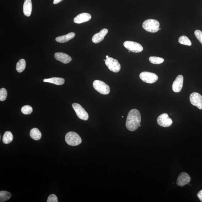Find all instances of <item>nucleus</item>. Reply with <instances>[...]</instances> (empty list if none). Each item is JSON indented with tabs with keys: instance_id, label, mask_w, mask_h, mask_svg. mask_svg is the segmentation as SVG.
<instances>
[{
	"instance_id": "1",
	"label": "nucleus",
	"mask_w": 202,
	"mask_h": 202,
	"mask_svg": "<svg viewBox=\"0 0 202 202\" xmlns=\"http://www.w3.org/2000/svg\"><path fill=\"white\" fill-rule=\"evenodd\" d=\"M141 121L140 112L136 109H133L128 113L125 125L128 130L134 131L138 128Z\"/></svg>"
},
{
	"instance_id": "2",
	"label": "nucleus",
	"mask_w": 202,
	"mask_h": 202,
	"mask_svg": "<svg viewBox=\"0 0 202 202\" xmlns=\"http://www.w3.org/2000/svg\"><path fill=\"white\" fill-rule=\"evenodd\" d=\"M160 23L154 19H148L143 23L142 27L147 32L151 33L157 32L160 28Z\"/></svg>"
},
{
	"instance_id": "3",
	"label": "nucleus",
	"mask_w": 202,
	"mask_h": 202,
	"mask_svg": "<svg viewBox=\"0 0 202 202\" xmlns=\"http://www.w3.org/2000/svg\"><path fill=\"white\" fill-rule=\"evenodd\" d=\"M65 139L67 144L71 146H78L82 143L81 137L77 133L73 131L68 132Z\"/></svg>"
},
{
	"instance_id": "4",
	"label": "nucleus",
	"mask_w": 202,
	"mask_h": 202,
	"mask_svg": "<svg viewBox=\"0 0 202 202\" xmlns=\"http://www.w3.org/2000/svg\"><path fill=\"white\" fill-rule=\"evenodd\" d=\"M93 86L97 91L103 95H107L110 92V89L108 85L104 82L96 80L94 81Z\"/></svg>"
},
{
	"instance_id": "5",
	"label": "nucleus",
	"mask_w": 202,
	"mask_h": 202,
	"mask_svg": "<svg viewBox=\"0 0 202 202\" xmlns=\"http://www.w3.org/2000/svg\"><path fill=\"white\" fill-rule=\"evenodd\" d=\"M105 62L106 65L111 71L117 73L120 71L121 65L117 60L113 58L109 57L106 59Z\"/></svg>"
},
{
	"instance_id": "6",
	"label": "nucleus",
	"mask_w": 202,
	"mask_h": 202,
	"mask_svg": "<svg viewBox=\"0 0 202 202\" xmlns=\"http://www.w3.org/2000/svg\"><path fill=\"white\" fill-rule=\"evenodd\" d=\"M139 77L143 82L148 84L154 83L158 79L156 74L148 72H142L139 75Z\"/></svg>"
},
{
	"instance_id": "7",
	"label": "nucleus",
	"mask_w": 202,
	"mask_h": 202,
	"mask_svg": "<svg viewBox=\"0 0 202 202\" xmlns=\"http://www.w3.org/2000/svg\"><path fill=\"white\" fill-rule=\"evenodd\" d=\"M123 44L125 48L133 52H140L144 50L142 45L133 41H126L123 43Z\"/></svg>"
},
{
	"instance_id": "8",
	"label": "nucleus",
	"mask_w": 202,
	"mask_h": 202,
	"mask_svg": "<svg viewBox=\"0 0 202 202\" xmlns=\"http://www.w3.org/2000/svg\"><path fill=\"white\" fill-rule=\"evenodd\" d=\"M72 106L79 118L84 121H87L89 119V114L81 105L77 103H74Z\"/></svg>"
},
{
	"instance_id": "9",
	"label": "nucleus",
	"mask_w": 202,
	"mask_h": 202,
	"mask_svg": "<svg viewBox=\"0 0 202 202\" xmlns=\"http://www.w3.org/2000/svg\"><path fill=\"white\" fill-rule=\"evenodd\" d=\"M157 121L160 126L164 127H169L172 123V121L168 114L162 113L158 117Z\"/></svg>"
},
{
	"instance_id": "10",
	"label": "nucleus",
	"mask_w": 202,
	"mask_h": 202,
	"mask_svg": "<svg viewBox=\"0 0 202 202\" xmlns=\"http://www.w3.org/2000/svg\"><path fill=\"white\" fill-rule=\"evenodd\" d=\"M190 101L192 105L197 107L199 109H202V96L199 93H192L190 95Z\"/></svg>"
},
{
	"instance_id": "11",
	"label": "nucleus",
	"mask_w": 202,
	"mask_h": 202,
	"mask_svg": "<svg viewBox=\"0 0 202 202\" xmlns=\"http://www.w3.org/2000/svg\"><path fill=\"white\" fill-rule=\"evenodd\" d=\"M191 181V178L188 173L185 172H182L177 178L176 184L178 186L183 187L189 184Z\"/></svg>"
},
{
	"instance_id": "12",
	"label": "nucleus",
	"mask_w": 202,
	"mask_h": 202,
	"mask_svg": "<svg viewBox=\"0 0 202 202\" xmlns=\"http://www.w3.org/2000/svg\"><path fill=\"white\" fill-rule=\"evenodd\" d=\"M183 77L182 75H178L172 85V89L175 93H179L183 87Z\"/></svg>"
},
{
	"instance_id": "13",
	"label": "nucleus",
	"mask_w": 202,
	"mask_h": 202,
	"mask_svg": "<svg viewBox=\"0 0 202 202\" xmlns=\"http://www.w3.org/2000/svg\"><path fill=\"white\" fill-rule=\"evenodd\" d=\"M91 15L87 13H82L78 15L74 18V23L77 24L87 22L91 19Z\"/></svg>"
},
{
	"instance_id": "14",
	"label": "nucleus",
	"mask_w": 202,
	"mask_h": 202,
	"mask_svg": "<svg viewBox=\"0 0 202 202\" xmlns=\"http://www.w3.org/2000/svg\"><path fill=\"white\" fill-rule=\"evenodd\" d=\"M55 58L62 63L68 64L71 62L72 58L68 55L63 52H56L54 55Z\"/></svg>"
},
{
	"instance_id": "15",
	"label": "nucleus",
	"mask_w": 202,
	"mask_h": 202,
	"mask_svg": "<svg viewBox=\"0 0 202 202\" xmlns=\"http://www.w3.org/2000/svg\"><path fill=\"white\" fill-rule=\"evenodd\" d=\"M108 32L107 29H103L99 33L94 35L92 38V41L95 44H98L102 41Z\"/></svg>"
},
{
	"instance_id": "16",
	"label": "nucleus",
	"mask_w": 202,
	"mask_h": 202,
	"mask_svg": "<svg viewBox=\"0 0 202 202\" xmlns=\"http://www.w3.org/2000/svg\"><path fill=\"white\" fill-rule=\"evenodd\" d=\"M32 6L31 0H25L23 7L24 14L27 17H30L32 13Z\"/></svg>"
},
{
	"instance_id": "17",
	"label": "nucleus",
	"mask_w": 202,
	"mask_h": 202,
	"mask_svg": "<svg viewBox=\"0 0 202 202\" xmlns=\"http://www.w3.org/2000/svg\"><path fill=\"white\" fill-rule=\"evenodd\" d=\"M75 36V34L74 32H70L63 36L57 37L56 39L57 42L61 43H64L68 42L73 39Z\"/></svg>"
},
{
	"instance_id": "18",
	"label": "nucleus",
	"mask_w": 202,
	"mask_h": 202,
	"mask_svg": "<svg viewBox=\"0 0 202 202\" xmlns=\"http://www.w3.org/2000/svg\"><path fill=\"white\" fill-rule=\"evenodd\" d=\"M43 81L44 82L56 84L57 85H62L65 82V80L63 78L57 77L45 79L43 80Z\"/></svg>"
},
{
	"instance_id": "19",
	"label": "nucleus",
	"mask_w": 202,
	"mask_h": 202,
	"mask_svg": "<svg viewBox=\"0 0 202 202\" xmlns=\"http://www.w3.org/2000/svg\"><path fill=\"white\" fill-rule=\"evenodd\" d=\"M30 136L33 140H38L42 137L41 131L37 128H33L31 129L30 133Z\"/></svg>"
},
{
	"instance_id": "20",
	"label": "nucleus",
	"mask_w": 202,
	"mask_h": 202,
	"mask_svg": "<svg viewBox=\"0 0 202 202\" xmlns=\"http://www.w3.org/2000/svg\"><path fill=\"white\" fill-rule=\"evenodd\" d=\"M13 139V136L10 131H7L4 134L3 138V141L4 144H9L11 143Z\"/></svg>"
},
{
	"instance_id": "21",
	"label": "nucleus",
	"mask_w": 202,
	"mask_h": 202,
	"mask_svg": "<svg viewBox=\"0 0 202 202\" xmlns=\"http://www.w3.org/2000/svg\"><path fill=\"white\" fill-rule=\"evenodd\" d=\"M26 67V62L24 59L19 60L16 64V70L19 73H21L25 69Z\"/></svg>"
},
{
	"instance_id": "22",
	"label": "nucleus",
	"mask_w": 202,
	"mask_h": 202,
	"mask_svg": "<svg viewBox=\"0 0 202 202\" xmlns=\"http://www.w3.org/2000/svg\"><path fill=\"white\" fill-rule=\"evenodd\" d=\"M11 197V194L6 191L0 192V202H4L8 200Z\"/></svg>"
},
{
	"instance_id": "23",
	"label": "nucleus",
	"mask_w": 202,
	"mask_h": 202,
	"mask_svg": "<svg viewBox=\"0 0 202 202\" xmlns=\"http://www.w3.org/2000/svg\"><path fill=\"white\" fill-rule=\"evenodd\" d=\"M178 42L180 44L186 45L187 46H191L192 43L189 39L187 36H182L178 39Z\"/></svg>"
},
{
	"instance_id": "24",
	"label": "nucleus",
	"mask_w": 202,
	"mask_h": 202,
	"mask_svg": "<svg viewBox=\"0 0 202 202\" xmlns=\"http://www.w3.org/2000/svg\"><path fill=\"white\" fill-rule=\"evenodd\" d=\"M149 60L151 63L156 64H160L164 62L163 58L159 57L152 56L149 58Z\"/></svg>"
},
{
	"instance_id": "25",
	"label": "nucleus",
	"mask_w": 202,
	"mask_h": 202,
	"mask_svg": "<svg viewBox=\"0 0 202 202\" xmlns=\"http://www.w3.org/2000/svg\"><path fill=\"white\" fill-rule=\"evenodd\" d=\"M21 112L25 115L30 114L33 111V108L31 106L25 105L21 108Z\"/></svg>"
},
{
	"instance_id": "26",
	"label": "nucleus",
	"mask_w": 202,
	"mask_h": 202,
	"mask_svg": "<svg viewBox=\"0 0 202 202\" xmlns=\"http://www.w3.org/2000/svg\"><path fill=\"white\" fill-rule=\"evenodd\" d=\"M7 96V90L4 88H2L0 90V101H5L6 99Z\"/></svg>"
},
{
	"instance_id": "27",
	"label": "nucleus",
	"mask_w": 202,
	"mask_h": 202,
	"mask_svg": "<svg viewBox=\"0 0 202 202\" xmlns=\"http://www.w3.org/2000/svg\"><path fill=\"white\" fill-rule=\"evenodd\" d=\"M196 38H197L202 44V31L200 30H196L194 32Z\"/></svg>"
},
{
	"instance_id": "28",
	"label": "nucleus",
	"mask_w": 202,
	"mask_h": 202,
	"mask_svg": "<svg viewBox=\"0 0 202 202\" xmlns=\"http://www.w3.org/2000/svg\"><path fill=\"white\" fill-rule=\"evenodd\" d=\"M47 202H58V199L57 196L54 194H52L49 196L47 201Z\"/></svg>"
},
{
	"instance_id": "29",
	"label": "nucleus",
	"mask_w": 202,
	"mask_h": 202,
	"mask_svg": "<svg viewBox=\"0 0 202 202\" xmlns=\"http://www.w3.org/2000/svg\"><path fill=\"white\" fill-rule=\"evenodd\" d=\"M197 196L199 200L202 202V190L199 192V193L197 194Z\"/></svg>"
},
{
	"instance_id": "30",
	"label": "nucleus",
	"mask_w": 202,
	"mask_h": 202,
	"mask_svg": "<svg viewBox=\"0 0 202 202\" xmlns=\"http://www.w3.org/2000/svg\"><path fill=\"white\" fill-rule=\"evenodd\" d=\"M63 1V0H54L53 1V3L54 4H57L60 3V2H61Z\"/></svg>"
},
{
	"instance_id": "31",
	"label": "nucleus",
	"mask_w": 202,
	"mask_h": 202,
	"mask_svg": "<svg viewBox=\"0 0 202 202\" xmlns=\"http://www.w3.org/2000/svg\"><path fill=\"white\" fill-rule=\"evenodd\" d=\"M109 56H106V58H109Z\"/></svg>"
},
{
	"instance_id": "32",
	"label": "nucleus",
	"mask_w": 202,
	"mask_h": 202,
	"mask_svg": "<svg viewBox=\"0 0 202 202\" xmlns=\"http://www.w3.org/2000/svg\"><path fill=\"white\" fill-rule=\"evenodd\" d=\"M161 29V28H159V30H160Z\"/></svg>"
},
{
	"instance_id": "33",
	"label": "nucleus",
	"mask_w": 202,
	"mask_h": 202,
	"mask_svg": "<svg viewBox=\"0 0 202 202\" xmlns=\"http://www.w3.org/2000/svg\"><path fill=\"white\" fill-rule=\"evenodd\" d=\"M141 126V125H140H140H139V127H140Z\"/></svg>"
}]
</instances>
